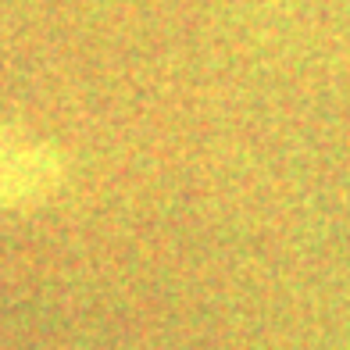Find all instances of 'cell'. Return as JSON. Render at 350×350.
I'll return each mask as SVG.
<instances>
[{
    "label": "cell",
    "instance_id": "1",
    "mask_svg": "<svg viewBox=\"0 0 350 350\" xmlns=\"http://www.w3.org/2000/svg\"><path fill=\"white\" fill-rule=\"evenodd\" d=\"M57 179L61 172L51 150L25 147V143H0V208H14L36 193H46Z\"/></svg>",
    "mask_w": 350,
    "mask_h": 350
}]
</instances>
